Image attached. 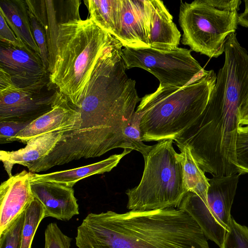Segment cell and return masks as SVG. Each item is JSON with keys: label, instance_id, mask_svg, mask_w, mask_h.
Segmentation results:
<instances>
[{"label": "cell", "instance_id": "6da1fadb", "mask_svg": "<svg viewBox=\"0 0 248 248\" xmlns=\"http://www.w3.org/2000/svg\"><path fill=\"white\" fill-rule=\"evenodd\" d=\"M78 248H209L198 224L173 207L90 213L78 227Z\"/></svg>", "mask_w": 248, "mask_h": 248}, {"label": "cell", "instance_id": "7a4b0ae2", "mask_svg": "<svg viewBox=\"0 0 248 248\" xmlns=\"http://www.w3.org/2000/svg\"><path fill=\"white\" fill-rule=\"evenodd\" d=\"M112 37L90 17L59 23L49 78L72 106H77L83 98L96 64Z\"/></svg>", "mask_w": 248, "mask_h": 248}, {"label": "cell", "instance_id": "3957f363", "mask_svg": "<svg viewBox=\"0 0 248 248\" xmlns=\"http://www.w3.org/2000/svg\"><path fill=\"white\" fill-rule=\"evenodd\" d=\"M213 70L183 87L158 86L141 98L135 112L140 118L142 141L174 140L204 109L216 84Z\"/></svg>", "mask_w": 248, "mask_h": 248}, {"label": "cell", "instance_id": "277c9868", "mask_svg": "<svg viewBox=\"0 0 248 248\" xmlns=\"http://www.w3.org/2000/svg\"><path fill=\"white\" fill-rule=\"evenodd\" d=\"M173 140H160L143 156L144 168L136 187L126 190L127 209L147 211L178 207L187 192Z\"/></svg>", "mask_w": 248, "mask_h": 248}, {"label": "cell", "instance_id": "5b68a950", "mask_svg": "<svg viewBox=\"0 0 248 248\" xmlns=\"http://www.w3.org/2000/svg\"><path fill=\"white\" fill-rule=\"evenodd\" d=\"M238 14L216 9L204 0L181 1L179 22L183 33L182 44L208 57L217 58L224 52L227 37L237 28Z\"/></svg>", "mask_w": 248, "mask_h": 248}, {"label": "cell", "instance_id": "8992f818", "mask_svg": "<svg viewBox=\"0 0 248 248\" xmlns=\"http://www.w3.org/2000/svg\"><path fill=\"white\" fill-rule=\"evenodd\" d=\"M191 51L179 47L170 50L127 47L122 50L126 69L138 67L149 72L159 80L161 87H183L209 73Z\"/></svg>", "mask_w": 248, "mask_h": 248}, {"label": "cell", "instance_id": "52a82bcc", "mask_svg": "<svg viewBox=\"0 0 248 248\" xmlns=\"http://www.w3.org/2000/svg\"><path fill=\"white\" fill-rule=\"evenodd\" d=\"M51 85L48 76L32 85L19 87L0 68V121L31 123L49 111L58 91L50 93Z\"/></svg>", "mask_w": 248, "mask_h": 248}, {"label": "cell", "instance_id": "ba28073f", "mask_svg": "<svg viewBox=\"0 0 248 248\" xmlns=\"http://www.w3.org/2000/svg\"><path fill=\"white\" fill-rule=\"evenodd\" d=\"M80 114L58 91L51 109L30 123L15 137L25 144L31 139L49 133L66 132L79 128Z\"/></svg>", "mask_w": 248, "mask_h": 248}, {"label": "cell", "instance_id": "9c48e42d", "mask_svg": "<svg viewBox=\"0 0 248 248\" xmlns=\"http://www.w3.org/2000/svg\"><path fill=\"white\" fill-rule=\"evenodd\" d=\"M0 46V68L11 76L17 86L31 85L49 76L40 56L30 48L16 47L2 42Z\"/></svg>", "mask_w": 248, "mask_h": 248}, {"label": "cell", "instance_id": "30bf717a", "mask_svg": "<svg viewBox=\"0 0 248 248\" xmlns=\"http://www.w3.org/2000/svg\"><path fill=\"white\" fill-rule=\"evenodd\" d=\"M31 172L23 170L0 186V234L28 208L34 197L31 188Z\"/></svg>", "mask_w": 248, "mask_h": 248}, {"label": "cell", "instance_id": "8fae6325", "mask_svg": "<svg viewBox=\"0 0 248 248\" xmlns=\"http://www.w3.org/2000/svg\"><path fill=\"white\" fill-rule=\"evenodd\" d=\"M144 16L150 47L170 50L178 47L181 33L160 0H144Z\"/></svg>", "mask_w": 248, "mask_h": 248}, {"label": "cell", "instance_id": "7c38bea8", "mask_svg": "<svg viewBox=\"0 0 248 248\" xmlns=\"http://www.w3.org/2000/svg\"><path fill=\"white\" fill-rule=\"evenodd\" d=\"M35 198L42 204L45 217L68 221L79 214L78 204L73 187L51 182H31Z\"/></svg>", "mask_w": 248, "mask_h": 248}, {"label": "cell", "instance_id": "4fadbf2b", "mask_svg": "<svg viewBox=\"0 0 248 248\" xmlns=\"http://www.w3.org/2000/svg\"><path fill=\"white\" fill-rule=\"evenodd\" d=\"M121 31L124 47L150 48L144 16V0H120Z\"/></svg>", "mask_w": 248, "mask_h": 248}, {"label": "cell", "instance_id": "5bb4252c", "mask_svg": "<svg viewBox=\"0 0 248 248\" xmlns=\"http://www.w3.org/2000/svg\"><path fill=\"white\" fill-rule=\"evenodd\" d=\"M63 132H58L41 135L30 140L23 148L14 151L1 150L0 159L9 177L12 170L17 164L26 167L47 156L61 140Z\"/></svg>", "mask_w": 248, "mask_h": 248}, {"label": "cell", "instance_id": "9a60e30c", "mask_svg": "<svg viewBox=\"0 0 248 248\" xmlns=\"http://www.w3.org/2000/svg\"><path fill=\"white\" fill-rule=\"evenodd\" d=\"M178 209L188 213L202 229L207 239L221 248L228 232L225 226L197 194L187 192Z\"/></svg>", "mask_w": 248, "mask_h": 248}, {"label": "cell", "instance_id": "2e32d148", "mask_svg": "<svg viewBox=\"0 0 248 248\" xmlns=\"http://www.w3.org/2000/svg\"><path fill=\"white\" fill-rule=\"evenodd\" d=\"M239 174L213 176L208 179L210 186L207 202L210 209L228 230L232 217L231 210L239 181Z\"/></svg>", "mask_w": 248, "mask_h": 248}, {"label": "cell", "instance_id": "e0dca14e", "mask_svg": "<svg viewBox=\"0 0 248 248\" xmlns=\"http://www.w3.org/2000/svg\"><path fill=\"white\" fill-rule=\"evenodd\" d=\"M132 150L124 149L120 154L113 155L99 162L67 170L39 174L31 172V181L51 182L73 187L81 179L89 176L109 172L115 167L122 158Z\"/></svg>", "mask_w": 248, "mask_h": 248}, {"label": "cell", "instance_id": "ac0fdd59", "mask_svg": "<svg viewBox=\"0 0 248 248\" xmlns=\"http://www.w3.org/2000/svg\"><path fill=\"white\" fill-rule=\"evenodd\" d=\"M0 13L18 39L40 56L32 33L25 0H0Z\"/></svg>", "mask_w": 248, "mask_h": 248}, {"label": "cell", "instance_id": "d6986e66", "mask_svg": "<svg viewBox=\"0 0 248 248\" xmlns=\"http://www.w3.org/2000/svg\"><path fill=\"white\" fill-rule=\"evenodd\" d=\"M84 2L93 21L118 40L121 31L120 0H86Z\"/></svg>", "mask_w": 248, "mask_h": 248}, {"label": "cell", "instance_id": "ffe728a7", "mask_svg": "<svg viewBox=\"0 0 248 248\" xmlns=\"http://www.w3.org/2000/svg\"><path fill=\"white\" fill-rule=\"evenodd\" d=\"M181 153L179 156L183 168L184 180L187 192H192L206 204L210 184L203 171L193 157L187 146H178Z\"/></svg>", "mask_w": 248, "mask_h": 248}, {"label": "cell", "instance_id": "44dd1931", "mask_svg": "<svg viewBox=\"0 0 248 248\" xmlns=\"http://www.w3.org/2000/svg\"><path fill=\"white\" fill-rule=\"evenodd\" d=\"M45 217V209L36 198L25 211L20 248H31L36 231L41 221Z\"/></svg>", "mask_w": 248, "mask_h": 248}, {"label": "cell", "instance_id": "7402d4cb", "mask_svg": "<svg viewBox=\"0 0 248 248\" xmlns=\"http://www.w3.org/2000/svg\"><path fill=\"white\" fill-rule=\"evenodd\" d=\"M141 118L137 113L135 114L124 131V136L127 149L136 150L145 156L152 146L145 144L141 140L140 129Z\"/></svg>", "mask_w": 248, "mask_h": 248}, {"label": "cell", "instance_id": "603a6c76", "mask_svg": "<svg viewBox=\"0 0 248 248\" xmlns=\"http://www.w3.org/2000/svg\"><path fill=\"white\" fill-rule=\"evenodd\" d=\"M47 10L48 28L46 32L49 52V73L51 71L56 53V41L58 33L59 24L57 23L56 12L52 0H45Z\"/></svg>", "mask_w": 248, "mask_h": 248}, {"label": "cell", "instance_id": "cb8c5ba5", "mask_svg": "<svg viewBox=\"0 0 248 248\" xmlns=\"http://www.w3.org/2000/svg\"><path fill=\"white\" fill-rule=\"evenodd\" d=\"M27 10L33 37L39 47L43 64L48 71L49 57L45 29L35 16L28 9Z\"/></svg>", "mask_w": 248, "mask_h": 248}, {"label": "cell", "instance_id": "d4e9b609", "mask_svg": "<svg viewBox=\"0 0 248 248\" xmlns=\"http://www.w3.org/2000/svg\"><path fill=\"white\" fill-rule=\"evenodd\" d=\"M236 160L238 174H248V125L240 126L236 141Z\"/></svg>", "mask_w": 248, "mask_h": 248}, {"label": "cell", "instance_id": "484cf974", "mask_svg": "<svg viewBox=\"0 0 248 248\" xmlns=\"http://www.w3.org/2000/svg\"><path fill=\"white\" fill-rule=\"evenodd\" d=\"M221 248H248V227L237 223L232 217Z\"/></svg>", "mask_w": 248, "mask_h": 248}, {"label": "cell", "instance_id": "4316f807", "mask_svg": "<svg viewBox=\"0 0 248 248\" xmlns=\"http://www.w3.org/2000/svg\"><path fill=\"white\" fill-rule=\"evenodd\" d=\"M24 220L25 212L6 231L0 234V248H20Z\"/></svg>", "mask_w": 248, "mask_h": 248}, {"label": "cell", "instance_id": "83f0119b", "mask_svg": "<svg viewBox=\"0 0 248 248\" xmlns=\"http://www.w3.org/2000/svg\"><path fill=\"white\" fill-rule=\"evenodd\" d=\"M71 240L56 223L48 224L45 229V248H70Z\"/></svg>", "mask_w": 248, "mask_h": 248}, {"label": "cell", "instance_id": "f1b7e54d", "mask_svg": "<svg viewBox=\"0 0 248 248\" xmlns=\"http://www.w3.org/2000/svg\"><path fill=\"white\" fill-rule=\"evenodd\" d=\"M29 122L15 121H0V143L15 141V137L21 130L24 129Z\"/></svg>", "mask_w": 248, "mask_h": 248}, {"label": "cell", "instance_id": "f546056e", "mask_svg": "<svg viewBox=\"0 0 248 248\" xmlns=\"http://www.w3.org/2000/svg\"><path fill=\"white\" fill-rule=\"evenodd\" d=\"M0 40L5 44L21 48L28 46L18 39L8 25L3 16L0 13Z\"/></svg>", "mask_w": 248, "mask_h": 248}, {"label": "cell", "instance_id": "4dcf8cb0", "mask_svg": "<svg viewBox=\"0 0 248 248\" xmlns=\"http://www.w3.org/2000/svg\"><path fill=\"white\" fill-rule=\"evenodd\" d=\"M210 6L221 11L233 12L240 9V0H204Z\"/></svg>", "mask_w": 248, "mask_h": 248}, {"label": "cell", "instance_id": "1f68e13d", "mask_svg": "<svg viewBox=\"0 0 248 248\" xmlns=\"http://www.w3.org/2000/svg\"><path fill=\"white\" fill-rule=\"evenodd\" d=\"M240 125H248V92L239 107Z\"/></svg>", "mask_w": 248, "mask_h": 248}, {"label": "cell", "instance_id": "d6a6232c", "mask_svg": "<svg viewBox=\"0 0 248 248\" xmlns=\"http://www.w3.org/2000/svg\"><path fill=\"white\" fill-rule=\"evenodd\" d=\"M238 24L248 28V11L238 15Z\"/></svg>", "mask_w": 248, "mask_h": 248}, {"label": "cell", "instance_id": "836d02e7", "mask_svg": "<svg viewBox=\"0 0 248 248\" xmlns=\"http://www.w3.org/2000/svg\"><path fill=\"white\" fill-rule=\"evenodd\" d=\"M245 3V10L244 11H248V0H244Z\"/></svg>", "mask_w": 248, "mask_h": 248}]
</instances>
